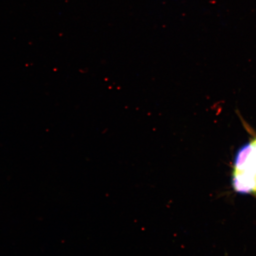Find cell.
Masks as SVG:
<instances>
[{
	"label": "cell",
	"instance_id": "1",
	"mask_svg": "<svg viewBox=\"0 0 256 256\" xmlns=\"http://www.w3.org/2000/svg\"><path fill=\"white\" fill-rule=\"evenodd\" d=\"M234 190L242 194H256V137L236 153L232 174Z\"/></svg>",
	"mask_w": 256,
	"mask_h": 256
}]
</instances>
